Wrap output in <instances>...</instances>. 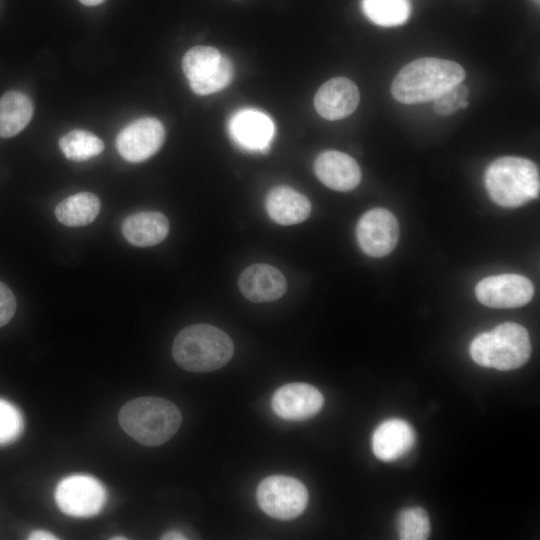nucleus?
<instances>
[{
    "label": "nucleus",
    "mask_w": 540,
    "mask_h": 540,
    "mask_svg": "<svg viewBox=\"0 0 540 540\" xmlns=\"http://www.w3.org/2000/svg\"><path fill=\"white\" fill-rule=\"evenodd\" d=\"M487 191L501 207L516 208L539 196V170L526 158L506 156L493 161L485 174Z\"/></svg>",
    "instance_id": "20e7f679"
},
{
    "label": "nucleus",
    "mask_w": 540,
    "mask_h": 540,
    "mask_svg": "<svg viewBox=\"0 0 540 540\" xmlns=\"http://www.w3.org/2000/svg\"><path fill=\"white\" fill-rule=\"evenodd\" d=\"M415 443L412 426L399 418L382 422L372 436L374 455L385 462L397 460L408 453Z\"/></svg>",
    "instance_id": "f3484780"
},
{
    "label": "nucleus",
    "mask_w": 540,
    "mask_h": 540,
    "mask_svg": "<svg viewBox=\"0 0 540 540\" xmlns=\"http://www.w3.org/2000/svg\"><path fill=\"white\" fill-rule=\"evenodd\" d=\"M464 79V68L454 61L432 57L419 58L399 71L392 82L391 93L400 103H423L434 100Z\"/></svg>",
    "instance_id": "f257e3e1"
},
{
    "label": "nucleus",
    "mask_w": 540,
    "mask_h": 540,
    "mask_svg": "<svg viewBox=\"0 0 540 540\" xmlns=\"http://www.w3.org/2000/svg\"><path fill=\"white\" fill-rule=\"evenodd\" d=\"M30 540H54L58 539L54 534L45 530H35L28 536Z\"/></svg>",
    "instance_id": "cd10ccee"
},
{
    "label": "nucleus",
    "mask_w": 540,
    "mask_h": 540,
    "mask_svg": "<svg viewBox=\"0 0 540 540\" xmlns=\"http://www.w3.org/2000/svg\"><path fill=\"white\" fill-rule=\"evenodd\" d=\"M124 238L132 245L148 247L162 242L169 233L167 217L157 211L129 215L122 223Z\"/></svg>",
    "instance_id": "6ab92c4d"
},
{
    "label": "nucleus",
    "mask_w": 540,
    "mask_h": 540,
    "mask_svg": "<svg viewBox=\"0 0 540 540\" xmlns=\"http://www.w3.org/2000/svg\"><path fill=\"white\" fill-rule=\"evenodd\" d=\"M161 539H164V540H183V539H187V537H185V535L182 534L181 532L172 530V531H169V532L163 534Z\"/></svg>",
    "instance_id": "c85d7f7f"
},
{
    "label": "nucleus",
    "mask_w": 540,
    "mask_h": 540,
    "mask_svg": "<svg viewBox=\"0 0 540 540\" xmlns=\"http://www.w3.org/2000/svg\"><path fill=\"white\" fill-rule=\"evenodd\" d=\"M121 428L138 443L155 447L170 440L180 428L182 416L171 401L159 397H139L119 411Z\"/></svg>",
    "instance_id": "f03ea898"
},
{
    "label": "nucleus",
    "mask_w": 540,
    "mask_h": 540,
    "mask_svg": "<svg viewBox=\"0 0 540 540\" xmlns=\"http://www.w3.org/2000/svg\"><path fill=\"white\" fill-rule=\"evenodd\" d=\"M106 490L96 478L75 474L62 479L55 490V501L66 515L78 518L98 514L106 502Z\"/></svg>",
    "instance_id": "6e6552de"
},
{
    "label": "nucleus",
    "mask_w": 540,
    "mask_h": 540,
    "mask_svg": "<svg viewBox=\"0 0 540 540\" xmlns=\"http://www.w3.org/2000/svg\"><path fill=\"white\" fill-rule=\"evenodd\" d=\"M360 101L356 84L346 77H335L325 82L316 92L314 106L326 120L335 121L348 117Z\"/></svg>",
    "instance_id": "4468645a"
},
{
    "label": "nucleus",
    "mask_w": 540,
    "mask_h": 540,
    "mask_svg": "<svg viewBox=\"0 0 540 540\" xmlns=\"http://www.w3.org/2000/svg\"><path fill=\"white\" fill-rule=\"evenodd\" d=\"M229 133L241 149L249 152H265L274 135L272 120L256 109H242L229 121Z\"/></svg>",
    "instance_id": "ddd939ff"
},
{
    "label": "nucleus",
    "mask_w": 540,
    "mask_h": 540,
    "mask_svg": "<svg viewBox=\"0 0 540 540\" xmlns=\"http://www.w3.org/2000/svg\"><path fill=\"white\" fill-rule=\"evenodd\" d=\"M99 198L90 192H80L62 200L55 208L57 220L69 227L92 223L100 212Z\"/></svg>",
    "instance_id": "412c9836"
},
{
    "label": "nucleus",
    "mask_w": 540,
    "mask_h": 540,
    "mask_svg": "<svg viewBox=\"0 0 540 540\" xmlns=\"http://www.w3.org/2000/svg\"><path fill=\"white\" fill-rule=\"evenodd\" d=\"M79 1L86 6H96L103 3L105 0H79Z\"/></svg>",
    "instance_id": "c756f323"
},
{
    "label": "nucleus",
    "mask_w": 540,
    "mask_h": 540,
    "mask_svg": "<svg viewBox=\"0 0 540 540\" xmlns=\"http://www.w3.org/2000/svg\"><path fill=\"white\" fill-rule=\"evenodd\" d=\"M469 350L478 365L506 371L519 368L528 361L531 343L523 326L506 322L477 335Z\"/></svg>",
    "instance_id": "39448f33"
},
{
    "label": "nucleus",
    "mask_w": 540,
    "mask_h": 540,
    "mask_svg": "<svg viewBox=\"0 0 540 540\" xmlns=\"http://www.w3.org/2000/svg\"><path fill=\"white\" fill-rule=\"evenodd\" d=\"M323 403V395L314 386L306 383H289L275 391L271 406L279 417L300 421L316 415Z\"/></svg>",
    "instance_id": "f8f14e48"
},
{
    "label": "nucleus",
    "mask_w": 540,
    "mask_h": 540,
    "mask_svg": "<svg viewBox=\"0 0 540 540\" xmlns=\"http://www.w3.org/2000/svg\"><path fill=\"white\" fill-rule=\"evenodd\" d=\"M16 299L7 285L0 281V327L6 325L16 311Z\"/></svg>",
    "instance_id": "bb28decb"
},
{
    "label": "nucleus",
    "mask_w": 540,
    "mask_h": 540,
    "mask_svg": "<svg viewBox=\"0 0 540 540\" xmlns=\"http://www.w3.org/2000/svg\"><path fill=\"white\" fill-rule=\"evenodd\" d=\"M468 95L469 90L466 85L462 82L455 84L434 99L433 109L438 115H451L461 109Z\"/></svg>",
    "instance_id": "393cba45"
},
{
    "label": "nucleus",
    "mask_w": 540,
    "mask_h": 540,
    "mask_svg": "<svg viewBox=\"0 0 540 540\" xmlns=\"http://www.w3.org/2000/svg\"><path fill=\"white\" fill-rule=\"evenodd\" d=\"M314 172L325 186L336 191L352 190L361 181V170L355 159L336 150L319 154L314 162Z\"/></svg>",
    "instance_id": "dca6fc26"
},
{
    "label": "nucleus",
    "mask_w": 540,
    "mask_h": 540,
    "mask_svg": "<svg viewBox=\"0 0 540 540\" xmlns=\"http://www.w3.org/2000/svg\"><path fill=\"white\" fill-rule=\"evenodd\" d=\"M238 287L249 301L271 302L284 295L287 282L282 272L274 266L256 263L243 270Z\"/></svg>",
    "instance_id": "2eb2a0df"
},
{
    "label": "nucleus",
    "mask_w": 540,
    "mask_h": 540,
    "mask_svg": "<svg viewBox=\"0 0 540 540\" xmlns=\"http://www.w3.org/2000/svg\"><path fill=\"white\" fill-rule=\"evenodd\" d=\"M480 303L492 308H517L532 299L534 286L525 276L501 274L482 279L475 287Z\"/></svg>",
    "instance_id": "9b49d317"
},
{
    "label": "nucleus",
    "mask_w": 540,
    "mask_h": 540,
    "mask_svg": "<svg viewBox=\"0 0 540 540\" xmlns=\"http://www.w3.org/2000/svg\"><path fill=\"white\" fill-rule=\"evenodd\" d=\"M111 539L112 540H119V539L124 540L126 538L122 536V537H112Z\"/></svg>",
    "instance_id": "7c9ffc66"
},
{
    "label": "nucleus",
    "mask_w": 540,
    "mask_h": 540,
    "mask_svg": "<svg viewBox=\"0 0 540 540\" xmlns=\"http://www.w3.org/2000/svg\"><path fill=\"white\" fill-rule=\"evenodd\" d=\"M397 526L402 540H425L430 534L429 517L421 507H410L401 511Z\"/></svg>",
    "instance_id": "b1692460"
},
{
    "label": "nucleus",
    "mask_w": 540,
    "mask_h": 540,
    "mask_svg": "<svg viewBox=\"0 0 540 540\" xmlns=\"http://www.w3.org/2000/svg\"><path fill=\"white\" fill-rule=\"evenodd\" d=\"M23 421L19 411L5 400H0V444L9 443L19 437Z\"/></svg>",
    "instance_id": "a878e982"
},
{
    "label": "nucleus",
    "mask_w": 540,
    "mask_h": 540,
    "mask_svg": "<svg viewBox=\"0 0 540 540\" xmlns=\"http://www.w3.org/2000/svg\"><path fill=\"white\" fill-rule=\"evenodd\" d=\"M361 6L368 19L383 27L402 25L411 12L409 0H362Z\"/></svg>",
    "instance_id": "4be33fe9"
},
{
    "label": "nucleus",
    "mask_w": 540,
    "mask_h": 540,
    "mask_svg": "<svg viewBox=\"0 0 540 540\" xmlns=\"http://www.w3.org/2000/svg\"><path fill=\"white\" fill-rule=\"evenodd\" d=\"M59 147L67 159L83 162L99 155L104 150V143L93 133L76 129L60 138Z\"/></svg>",
    "instance_id": "5701e85b"
},
{
    "label": "nucleus",
    "mask_w": 540,
    "mask_h": 540,
    "mask_svg": "<svg viewBox=\"0 0 540 540\" xmlns=\"http://www.w3.org/2000/svg\"><path fill=\"white\" fill-rule=\"evenodd\" d=\"M256 499L268 516L278 520H291L302 514L308 503V491L298 479L272 475L258 485Z\"/></svg>",
    "instance_id": "0eeeda50"
},
{
    "label": "nucleus",
    "mask_w": 540,
    "mask_h": 540,
    "mask_svg": "<svg viewBox=\"0 0 540 540\" xmlns=\"http://www.w3.org/2000/svg\"><path fill=\"white\" fill-rule=\"evenodd\" d=\"M33 115V104L19 91H9L0 98V137L9 138L21 132Z\"/></svg>",
    "instance_id": "aec40b11"
},
{
    "label": "nucleus",
    "mask_w": 540,
    "mask_h": 540,
    "mask_svg": "<svg viewBox=\"0 0 540 540\" xmlns=\"http://www.w3.org/2000/svg\"><path fill=\"white\" fill-rule=\"evenodd\" d=\"M182 70L197 95L216 93L228 86L234 76L231 60L211 46H195L182 59Z\"/></svg>",
    "instance_id": "423d86ee"
},
{
    "label": "nucleus",
    "mask_w": 540,
    "mask_h": 540,
    "mask_svg": "<svg viewBox=\"0 0 540 540\" xmlns=\"http://www.w3.org/2000/svg\"><path fill=\"white\" fill-rule=\"evenodd\" d=\"M234 353L231 338L209 324H194L182 329L174 339L172 355L184 370L205 373L225 366Z\"/></svg>",
    "instance_id": "7ed1b4c3"
},
{
    "label": "nucleus",
    "mask_w": 540,
    "mask_h": 540,
    "mask_svg": "<svg viewBox=\"0 0 540 540\" xmlns=\"http://www.w3.org/2000/svg\"><path fill=\"white\" fill-rule=\"evenodd\" d=\"M165 136V129L158 119L143 117L129 123L119 132L116 148L123 159L138 163L158 152Z\"/></svg>",
    "instance_id": "1a4fd4ad"
},
{
    "label": "nucleus",
    "mask_w": 540,
    "mask_h": 540,
    "mask_svg": "<svg viewBox=\"0 0 540 540\" xmlns=\"http://www.w3.org/2000/svg\"><path fill=\"white\" fill-rule=\"evenodd\" d=\"M268 216L277 224L294 225L303 222L311 212L309 199L297 190L280 185L272 188L265 199Z\"/></svg>",
    "instance_id": "a211bd4d"
},
{
    "label": "nucleus",
    "mask_w": 540,
    "mask_h": 540,
    "mask_svg": "<svg viewBox=\"0 0 540 540\" xmlns=\"http://www.w3.org/2000/svg\"><path fill=\"white\" fill-rule=\"evenodd\" d=\"M356 237L361 250L368 256H386L398 242V222L395 216L384 208L371 209L358 221Z\"/></svg>",
    "instance_id": "9d476101"
}]
</instances>
